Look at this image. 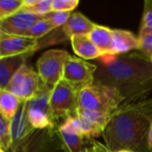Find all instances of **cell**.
Returning <instances> with one entry per match:
<instances>
[{
  "label": "cell",
  "mask_w": 152,
  "mask_h": 152,
  "mask_svg": "<svg viewBox=\"0 0 152 152\" xmlns=\"http://www.w3.org/2000/svg\"><path fill=\"white\" fill-rule=\"evenodd\" d=\"M100 63L94 82L118 90L123 105L145 100L152 90V62L142 54L106 55Z\"/></svg>",
  "instance_id": "cell-1"
},
{
  "label": "cell",
  "mask_w": 152,
  "mask_h": 152,
  "mask_svg": "<svg viewBox=\"0 0 152 152\" xmlns=\"http://www.w3.org/2000/svg\"><path fill=\"white\" fill-rule=\"evenodd\" d=\"M152 129V98L120 106L111 114L102 133L105 146L111 152H144L150 149Z\"/></svg>",
  "instance_id": "cell-2"
},
{
  "label": "cell",
  "mask_w": 152,
  "mask_h": 152,
  "mask_svg": "<svg viewBox=\"0 0 152 152\" xmlns=\"http://www.w3.org/2000/svg\"><path fill=\"white\" fill-rule=\"evenodd\" d=\"M124 102L118 90L96 82L83 89L78 95V107L93 111L112 114Z\"/></svg>",
  "instance_id": "cell-3"
},
{
  "label": "cell",
  "mask_w": 152,
  "mask_h": 152,
  "mask_svg": "<svg viewBox=\"0 0 152 152\" xmlns=\"http://www.w3.org/2000/svg\"><path fill=\"white\" fill-rule=\"evenodd\" d=\"M79 93L65 80L60 81L53 89L50 97V110L54 122L64 119V122L77 116Z\"/></svg>",
  "instance_id": "cell-4"
},
{
  "label": "cell",
  "mask_w": 152,
  "mask_h": 152,
  "mask_svg": "<svg viewBox=\"0 0 152 152\" xmlns=\"http://www.w3.org/2000/svg\"><path fill=\"white\" fill-rule=\"evenodd\" d=\"M69 56L67 51L60 49H51L43 53L37 61L41 80L53 88L63 79L64 67Z\"/></svg>",
  "instance_id": "cell-5"
},
{
  "label": "cell",
  "mask_w": 152,
  "mask_h": 152,
  "mask_svg": "<svg viewBox=\"0 0 152 152\" xmlns=\"http://www.w3.org/2000/svg\"><path fill=\"white\" fill-rule=\"evenodd\" d=\"M44 82L28 64H24L12 77L7 90L22 102H30L40 92Z\"/></svg>",
  "instance_id": "cell-6"
},
{
  "label": "cell",
  "mask_w": 152,
  "mask_h": 152,
  "mask_svg": "<svg viewBox=\"0 0 152 152\" xmlns=\"http://www.w3.org/2000/svg\"><path fill=\"white\" fill-rule=\"evenodd\" d=\"M97 69V65L70 55L64 67L63 80L80 93L94 83Z\"/></svg>",
  "instance_id": "cell-7"
},
{
  "label": "cell",
  "mask_w": 152,
  "mask_h": 152,
  "mask_svg": "<svg viewBox=\"0 0 152 152\" xmlns=\"http://www.w3.org/2000/svg\"><path fill=\"white\" fill-rule=\"evenodd\" d=\"M37 48V39L0 32V59L33 53Z\"/></svg>",
  "instance_id": "cell-8"
},
{
  "label": "cell",
  "mask_w": 152,
  "mask_h": 152,
  "mask_svg": "<svg viewBox=\"0 0 152 152\" xmlns=\"http://www.w3.org/2000/svg\"><path fill=\"white\" fill-rule=\"evenodd\" d=\"M43 18V16L21 9L17 13L0 20V32L9 35L26 36L32 26Z\"/></svg>",
  "instance_id": "cell-9"
},
{
  "label": "cell",
  "mask_w": 152,
  "mask_h": 152,
  "mask_svg": "<svg viewBox=\"0 0 152 152\" xmlns=\"http://www.w3.org/2000/svg\"><path fill=\"white\" fill-rule=\"evenodd\" d=\"M28 102H22L18 111L11 119V132L12 138V147L20 144L22 141L34 130L28 121Z\"/></svg>",
  "instance_id": "cell-10"
},
{
  "label": "cell",
  "mask_w": 152,
  "mask_h": 152,
  "mask_svg": "<svg viewBox=\"0 0 152 152\" xmlns=\"http://www.w3.org/2000/svg\"><path fill=\"white\" fill-rule=\"evenodd\" d=\"M34 52L0 59V90L7 88L12 77L24 64H26L27 59Z\"/></svg>",
  "instance_id": "cell-11"
},
{
  "label": "cell",
  "mask_w": 152,
  "mask_h": 152,
  "mask_svg": "<svg viewBox=\"0 0 152 152\" xmlns=\"http://www.w3.org/2000/svg\"><path fill=\"white\" fill-rule=\"evenodd\" d=\"M139 38L124 29H112V46L110 55H119L131 50H138Z\"/></svg>",
  "instance_id": "cell-12"
},
{
  "label": "cell",
  "mask_w": 152,
  "mask_h": 152,
  "mask_svg": "<svg viewBox=\"0 0 152 152\" xmlns=\"http://www.w3.org/2000/svg\"><path fill=\"white\" fill-rule=\"evenodd\" d=\"M96 24L81 12H72L68 21L61 27L64 35L70 39L73 36L89 35Z\"/></svg>",
  "instance_id": "cell-13"
},
{
  "label": "cell",
  "mask_w": 152,
  "mask_h": 152,
  "mask_svg": "<svg viewBox=\"0 0 152 152\" xmlns=\"http://www.w3.org/2000/svg\"><path fill=\"white\" fill-rule=\"evenodd\" d=\"M70 43L75 53L85 61L102 57V53L93 43L88 35L73 36L70 37Z\"/></svg>",
  "instance_id": "cell-14"
},
{
  "label": "cell",
  "mask_w": 152,
  "mask_h": 152,
  "mask_svg": "<svg viewBox=\"0 0 152 152\" xmlns=\"http://www.w3.org/2000/svg\"><path fill=\"white\" fill-rule=\"evenodd\" d=\"M93 43L97 46L102 56L110 55L112 46V29L101 25H95L94 28L88 35Z\"/></svg>",
  "instance_id": "cell-15"
},
{
  "label": "cell",
  "mask_w": 152,
  "mask_h": 152,
  "mask_svg": "<svg viewBox=\"0 0 152 152\" xmlns=\"http://www.w3.org/2000/svg\"><path fill=\"white\" fill-rule=\"evenodd\" d=\"M59 134L69 152H82L85 149V138L77 134L68 124L63 123L60 126Z\"/></svg>",
  "instance_id": "cell-16"
},
{
  "label": "cell",
  "mask_w": 152,
  "mask_h": 152,
  "mask_svg": "<svg viewBox=\"0 0 152 152\" xmlns=\"http://www.w3.org/2000/svg\"><path fill=\"white\" fill-rule=\"evenodd\" d=\"M28 118L34 129H52L54 127V120L49 110L30 107L28 105Z\"/></svg>",
  "instance_id": "cell-17"
},
{
  "label": "cell",
  "mask_w": 152,
  "mask_h": 152,
  "mask_svg": "<svg viewBox=\"0 0 152 152\" xmlns=\"http://www.w3.org/2000/svg\"><path fill=\"white\" fill-rule=\"evenodd\" d=\"M64 123L68 124L77 134L86 138V139H93L102 135V131L87 122L86 120L76 116L68 118Z\"/></svg>",
  "instance_id": "cell-18"
},
{
  "label": "cell",
  "mask_w": 152,
  "mask_h": 152,
  "mask_svg": "<svg viewBox=\"0 0 152 152\" xmlns=\"http://www.w3.org/2000/svg\"><path fill=\"white\" fill-rule=\"evenodd\" d=\"M22 101L7 89L0 90V113L7 119H12L18 111Z\"/></svg>",
  "instance_id": "cell-19"
},
{
  "label": "cell",
  "mask_w": 152,
  "mask_h": 152,
  "mask_svg": "<svg viewBox=\"0 0 152 152\" xmlns=\"http://www.w3.org/2000/svg\"><path fill=\"white\" fill-rule=\"evenodd\" d=\"M77 116L86 120L87 122L91 123L102 132L108 126L111 114L110 113H105V112H99V111H93V110H85L82 108L77 109Z\"/></svg>",
  "instance_id": "cell-20"
},
{
  "label": "cell",
  "mask_w": 152,
  "mask_h": 152,
  "mask_svg": "<svg viewBox=\"0 0 152 152\" xmlns=\"http://www.w3.org/2000/svg\"><path fill=\"white\" fill-rule=\"evenodd\" d=\"M0 146L2 150L7 151L12 146L11 132V120L0 115Z\"/></svg>",
  "instance_id": "cell-21"
},
{
  "label": "cell",
  "mask_w": 152,
  "mask_h": 152,
  "mask_svg": "<svg viewBox=\"0 0 152 152\" xmlns=\"http://www.w3.org/2000/svg\"><path fill=\"white\" fill-rule=\"evenodd\" d=\"M55 28L52 25V23L45 20V19H41L38 21H37L32 28L28 30V32L26 34V37L34 38V39H40L43 37H45L46 34L49 32L53 31Z\"/></svg>",
  "instance_id": "cell-22"
},
{
  "label": "cell",
  "mask_w": 152,
  "mask_h": 152,
  "mask_svg": "<svg viewBox=\"0 0 152 152\" xmlns=\"http://www.w3.org/2000/svg\"><path fill=\"white\" fill-rule=\"evenodd\" d=\"M23 9V0H1L0 20H3Z\"/></svg>",
  "instance_id": "cell-23"
},
{
  "label": "cell",
  "mask_w": 152,
  "mask_h": 152,
  "mask_svg": "<svg viewBox=\"0 0 152 152\" xmlns=\"http://www.w3.org/2000/svg\"><path fill=\"white\" fill-rule=\"evenodd\" d=\"M149 32H152V0H146L144 2L142 21L139 34Z\"/></svg>",
  "instance_id": "cell-24"
},
{
  "label": "cell",
  "mask_w": 152,
  "mask_h": 152,
  "mask_svg": "<svg viewBox=\"0 0 152 152\" xmlns=\"http://www.w3.org/2000/svg\"><path fill=\"white\" fill-rule=\"evenodd\" d=\"M71 15V12H50L49 13L43 15L44 19L49 20L52 25L55 28H58L59 27H62L69 19Z\"/></svg>",
  "instance_id": "cell-25"
},
{
  "label": "cell",
  "mask_w": 152,
  "mask_h": 152,
  "mask_svg": "<svg viewBox=\"0 0 152 152\" xmlns=\"http://www.w3.org/2000/svg\"><path fill=\"white\" fill-rule=\"evenodd\" d=\"M139 48L138 50L143 56L151 60L152 57V32L139 34Z\"/></svg>",
  "instance_id": "cell-26"
},
{
  "label": "cell",
  "mask_w": 152,
  "mask_h": 152,
  "mask_svg": "<svg viewBox=\"0 0 152 152\" xmlns=\"http://www.w3.org/2000/svg\"><path fill=\"white\" fill-rule=\"evenodd\" d=\"M78 4V0H53L52 11L71 12Z\"/></svg>",
  "instance_id": "cell-27"
},
{
  "label": "cell",
  "mask_w": 152,
  "mask_h": 152,
  "mask_svg": "<svg viewBox=\"0 0 152 152\" xmlns=\"http://www.w3.org/2000/svg\"><path fill=\"white\" fill-rule=\"evenodd\" d=\"M52 6H53V0H38L34 6L30 8H23V9L31 12L35 14L43 16L52 12Z\"/></svg>",
  "instance_id": "cell-28"
},
{
  "label": "cell",
  "mask_w": 152,
  "mask_h": 152,
  "mask_svg": "<svg viewBox=\"0 0 152 152\" xmlns=\"http://www.w3.org/2000/svg\"><path fill=\"white\" fill-rule=\"evenodd\" d=\"M82 152H111L105 145L98 143L97 142H93L91 146L85 148Z\"/></svg>",
  "instance_id": "cell-29"
},
{
  "label": "cell",
  "mask_w": 152,
  "mask_h": 152,
  "mask_svg": "<svg viewBox=\"0 0 152 152\" xmlns=\"http://www.w3.org/2000/svg\"><path fill=\"white\" fill-rule=\"evenodd\" d=\"M38 0H23V8H30L34 6Z\"/></svg>",
  "instance_id": "cell-30"
},
{
  "label": "cell",
  "mask_w": 152,
  "mask_h": 152,
  "mask_svg": "<svg viewBox=\"0 0 152 152\" xmlns=\"http://www.w3.org/2000/svg\"><path fill=\"white\" fill-rule=\"evenodd\" d=\"M152 142V129L150 132V134H149V142Z\"/></svg>",
  "instance_id": "cell-31"
},
{
  "label": "cell",
  "mask_w": 152,
  "mask_h": 152,
  "mask_svg": "<svg viewBox=\"0 0 152 152\" xmlns=\"http://www.w3.org/2000/svg\"><path fill=\"white\" fill-rule=\"evenodd\" d=\"M149 145H150V148L152 150V142H149Z\"/></svg>",
  "instance_id": "cell-32"
},
{
  "label": "cell",
  "mask_w": 152,
  "mask_h": 152,
  "mask_svg": "<svg viewBox=\"0 0 152 152\" xmlns=\"http://www.w3.org/2000/svg\"><path fill=\"white\" fill-rule=\"evenodd\" d=\"M117 152H133V151H117Z\"/></svg>",
  "instance_id": "cell-33"
},
{
  "label": "cell",
  "mask_w": 152,
  "mask_h": 152,
  "mask_svg": "<svg viewBox=\"0 0 152 152\" xmlns=\"http://www.w3.org/2000/svg\"><path fill=\"white\" fill-rule=\"evenodd\" d=\"M0 152H5L4 150H2V149H0Z\"/></svg>",
  "instance_id": "cell-34"
},
{
  "label": "cell",
  "mask_w": 152,
  "mask_h": 152,
  "mask_svg": "<svg viewBox=\"0 0 152 152\" xmlns=\"http://www.w3.org/2000/svg\"><path fill=\"white\" fill-rule=\"evenodd\" d=\"M151 62H152V57H151Z\"/></svg>",
  "instance_id": "cell-35"
}]
</instances>
